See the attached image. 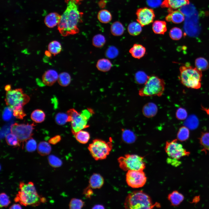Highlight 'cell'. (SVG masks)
<instances>
[{"mask_svg": "<svg viewBox=\"0 0 209 209\" xmlns=\"http://www.w3.org/2000/svg\"><path fill=\"white\" fill-rule=\"evenodd\" d=\"M92 188L89 186L85 189L83 191L84 194L87 198H90L93 194V191Z\"/></svg>", "mask_w": 209, "mask_h": 209, "instance_id": "f907efd6", "label": "cell"}, {"mask_svg": "<svg viewBox=\"0 0 209 209\" xmlns=\"http://www.w3.org/2000/svg\"><path fill=\"white\" fill-rule=\"evenodd\" d=\"M45 116V114L43 111L41 109H36L32 112L30 117L35 122L41 123L44 120Z\"/></svg>", "mask_w": 209, "mask_h": 209, "instance_id": "f546056e", "label": "cell"}, {"mask_svg": "<svg viewBox=\"0 0 209 209\" xmlns=\"http://www.w3.org/2000/svg\"><path fill=\"white\" fill-rule=\"evenodd\" d=\"M177 141V139H174L171 141H167L165 149L170 158L178 160L182 157L188 156L190 153Z\"/></svg>", "mask_w": 209, "mask_h": 209, "instance_id": "8fae6325", "label": "cell"}, {"mask_svg": "<svg viewBox=\"0 0 209 209\" xmlns=\"http://www.w3.org/2000/svg\"><path fill=\"white\" fill-rule=\"evenodd\" d=\"M152 29L155 34H164L167 30L166 23L164 21L156 20L152 24Z\"/></svg>", "mask_w": 209, "mask_h": 209, "instance_id": "7402d4cb", "label": "cell"}, {"mask_svg": "<svg viewBox=\"0 0 209 209\" xmlns=\"http://www.w3.org/2000/svg\"><path fill=\"white\" fill-rule=\"evenodd\" d=\"M10 209H21V206L19 204H14L9 208Z\"/></svg>", "mask_w": 209, "mask_h": 209, "instance_id": "11a10c76", "label": "cell"}, {"mask_svg": "<svg viewBox=\"0 0 209 209\" xmlns=\"http://www.w3.org/2000/svg\"><path fill=\"white\" fill-rule=\"evenodd\" d=\"M34 126V123L29 124L15 123L11 126L10 131L17 136L20 143H23L31 137Z\"/></svg>", "mask_w": 209, "mask_h": 209, "instance_id": "30bf717a", "label": "cell"}, {"mask_svg": "<svg viewBox=\"0 0 209 209\" xmlns=\"http://www.w3.org/2000/svg\"><path fill=\"white\" fill-rule=\"evenodd\" d=\"M26 142L25 148L28 152H32L36 149L37 147L36 142L33 138L31 137Z\"/></svg>", "mask_w": 209, "mask_h": 209, "instance_id": "7bdbcfd3", "label": "cell"}, {"mask_svg": "<svg viewBox=\"0 0 209 209\" xmlns=\"http://www.w3.org/2000/svg\"><path fill=\"white\" fill-rule=\"evenodd\" d=\"M48 51L54 56L60 53L62 50L60 43L55 40L51 42L48 45Z\"/></svg>", "mask_w": 209, "mask_h": 209, "instance_id": "4dcf8cb0", "label": "cell"}, {"mask_svg": "<svg viewBox=\"0 0 209 209\" xmlns=\"http://www.w3.org/2000/svg\"><path fill=\"white\" fill-rule=\"evenodd\" d=\"M183 32L179 28L174 27L172 28L169 32V36L171 39L174 40L180 39L182 37Z\"/></svg>", "mask_w": 209, "mask_h": 209, "instance_id": "74e56055", "label": "cell"}, {"mask_svg": "<svg viewBox=\"0 0 209 209\" xmlns=\"http://www.w3.org/2000/svg\"><path fill=\"white\" fill-rule=\"evenodd\" d=\"M30 100L29 96L24 93L21 88L11 90L7 91L5 101L12 111L23 109V107Z\"/></svg>", "mask_w": 209, "mask_h": 209, "instance_id": "52a82bcc", "label": "cell"}, {"mask_svg": "<svg viewBox=\"0 0 209 209\" xmlns=\"http://www.w3.org/2000/svg\"><path fill=\"white\" fill-rule=\"evenodd\" d=\"M51 150V147L50 145L46 142H41L38 145L37 152L42 156L48 155L50 153Z\"/></svg>", "mask_w": 209, "mask_h": 209, "instance_id": "cb8c5ba5", "label": "cell"}, {"mask_svg": "<svg viewBox=\"0 0 209 209\" xmlns=\"http://www.w3.org/2000/svg\"><path fill=\"white\" fill-rule=\"evenodd\" d=\"M104 180L103 177L98 173H94L89 180V186L93 189H100L103 185Z\"/></svg>", "mask_w": 209, "mask_h": 209, "instance_id": "e0dca14e", "label": "cell"}, {"mask_svg": "<svg viewBox=\"0 0 209 209\" xmlns=\"http://www.w3.org/2000/svg\"><path fill=\"white\" fill-rule=\"evenodd\" d=\"M74 135L77 141L82 144L87 143L90 138L89 133L82 130L79 131Z\"/></svg>", "mask_w": 209, "mask_h": 209, "instance_id": "83f0119b", "label": "cell"}, {"mask_svg": "<svg viewBox=\"0 0 209 209\" xmlns=\"http://www.w3.org/2000/svg\"><path fill=\"white\" fill-rule=\"evenodd\" d=\"M142 27L138 22H133L129 25L127 27L128 31L131 35L137 36L141 33Z\"/></svg>", "mask_w": 209, "mask_h": 209, "instance_id": "484cf974", "label": "cell"}, {"mask_svg": "<svg viewBox=\"0 0 209 209\" xmlns=\"http://www.w3.org/2000/svg\"><path fill=\"white\" fill-rule=\"evenodd\" d=\"M106 42L105 37L101 34L95 35L93 37L92 41L93 45L97 48H101L103 46Z\"/></svg>", "mask_w": 209, "mask_h": 209, "instance_id": "836d02e7", "label": "cell"}, {"mask_svg": "<svg viewBox=\"0 0 209 209\" xmlns=\"http://www.w3.org/2000/svg\"><path fill=\"white\" fill-rule=\"evenodd\" d=\"M196 67L199 70L204 71L209 67V64L207 60L202 57L196 59L195 62Z\"/></svg>", "mask_w": 209, "mask_h": 209, "instance_id": "d6a6232c", "label": "cell"}, {"mask_svg": "<svg viewBox=\"0 0 209 209\" xmlns=\"http://www.w3.org/2000/svg\"><path fill=\"white\" fill-rule=\"evenodd\" d=\"M149 76L144 72L140 71L136 72L135 75V79L136 82L140 84H145L148 80Z\"/></svg>", "mask_w": 209, "mask_h": 209, "instance_id": "ab89813d", "label": "cell"}, {"mask_svg": "<svg viewBox=\"0 0 209 209\" xmlns=\"http://www.w3.org/2000/svg\"><path fill=\"white\" fill-rule=\"evenodd\" d=\"M58 75L56 71L53 69L48 70L42 75V82L46 85L51 86L57 80Z\"/></svg>", "mask_w": 209, "mask_h": 209, "instance_id": "5bb4252c", "label": "cell"}, {"mask_svg": "<svg viewBox=\"0 0 209 209\" xmlns=\"http://www.w3.org/2000/svg\"><path fill=\"white\" fill-rule=\"evenodd\" d=\"M97 17L100 22L104 24L109 23L112 19V15L111 13L106 9L100 10L98 13Z\"/></svg>", "mask_w": 209, "mask_h": 209, "instance_id": "4316f807", "label": "cell"}, {"mask_svg": "<svg viewBox=\"0 0 209 209\" xmlns=\"http://www.w3.org/2000/svg\"><path fill=\"white\" fill-rule=\"evenodd\" d=\"M41 202L44 203L46 201V199L45 198L41 197Z\"/></svg>", "mask_w": 209, "mask_h": 209, "instance_id": "91938a15", "label": "cell"}, {"mask_svg": "<svg viewBox=\"0 0 209 209\" xmlns=\"http://www.w3.org/2000/svg\"><path fill=\"white\" fill-rule=\"evenodd\" d=\"M48 158L49 164L53 167H59L62 165V162L61 160L54 155H50L48 156Z\"/></svg>", "mask_w": 209, "mask_h": 209, "instance_id": "b9f144b4", "label": "cell"}, {"mask_svg": "<svg viewBox=\"0 0 209 209\" xmlns=\"http://www.w3.org/2000/svg\"><path fill=\"white\" fill-rule=\"evenodd\" d=\"M84 202L81 199L73 198L70 201L69 206L71 209H80L84 206Z\"/></svg>", "mask_w": 209, "mask_h": 209, "instance_id": "60d3db41", "label": "cell"}, {"mask_svg": "<svg viewBox=\"0 0 209 209\" xmlns=\"http://www.w3.org/2000/svg\"><path fill=\"white\" fill-rule=\"evenodd\" d=\"M45 54L46 56L50 57L51 56V53L48 50L45 51Z\"/></svg>", "mask_w": 209, "mask_h": 209, "instance_id": "680465c9", "label": "cell"}, {"mask_svg": "<svg viewBox=\"0 0 209 209\" xmlns=\"http://www.w3.org/2000/svg\"><path fill=\"white\" fill-rule=\"evenodd\" d=\"M61 16L56 12H52L48 14L45 17L44 22L49 28H52L58 25L60 22Z\"/></svg>", "mask_w": 209, "mask_h": 209, "instance_id": "ac0fdd59", "label": "cell"}, {"mask_svg": "<svg viewBox=\"0 0 209 209\" xmlns=\"http://www.w3.org/2000/svg\"><path fill=\"white\" fill-rule=\"evenodd\" d=\"M165 82L158 77L152 75L149 77L143 87L140 89L138 94L140 96H161L164 91Z\"/></svg>", "mask_w": 209, "mask_h": 209, "instance_id": "8992f818", "label": "cell"}, {"mask_svg": "<svg viewBox=\"0 0 209 209\" xmlns=\"http://www.w3.org/2000/svg\"><path fill=\"white\" fill-rule=\"evenodd\" d=\"M125 208L152 209L159 208L160 204L153 203L149 196L142 191H135L128 194L124 203Z\"/></svg>", "mask_w": 209, "mask_h": 209, "instance_id": "3957f363", "label": "cell"}, {"mask_svg": "<svg viewBox=\"0 0 209 209\" xmlns=\"http://www.w3.org/2000/svg\"><path fill=\"white\" fill-rule=\"evenodd\" d=\"M179 71V78L184 86L188 88L195 89L201 87L202 77L201 71L188 64L181 66Z\"/></svg>", "mask_w": 209, "mask_h": 209, "instance_id": "277c9868", "label": "cell"}, {"mask_svg": "<svg viewBox=\"0 0 209 209\" xmlns=\"http://www.w3.org/2000/svg\"><path fill=\"white\" fill-rule=\"evenodd\" d=\"M176 116L178 119L183 120L187 118V113L185 109L182 108H179L176 111Z\"/></svg>", "mask_w": 209, "mask_h": 209, "instance_id": "7dc6e473", "label": "cell"}, {"mask_svg": "<svg viewBox=\"0 0 209 209\" xmlns=\"http://www.w3.org/2000/svg\"><path fill=\"white\" fill-rule=\"evenodd\" d=\"M93 208H101V209H103L104 208V206L101 205H95V206H94Z\"/></svg>", "mask_w": 209, "mask_h": 209, "instance_id": "6f0895ef", "label": "cell"}, {"mask_svg": "<svg viewBox=\"0 0 209 209\" xmlns=\"http://www.w3.org/2000/svg\"><path fill=\"white\" fill-rule=\"evenodd\" d=\"M13 116L18 119H22L26 116V114L22 109L19 110L12 111Z\"/></svg>", "mask_w": 209, "mask_h": 209, "instance_id": "681fc988", "label": "cell"}, {"mask_svg": "<svg viewBox=\"0 0 209 209\" xmlns=\"http://www.w3.org/2000/svg\"><path fill=\"white\" fill-rule=\"evenodd\" d=\"M147 2L149 6L155 7L160 4L161 0H147Z\"/></svg>", "mask_w": 209, "mask_h": 209, "instance_id": "f5cc1de1", "label": "cell"}, {"mask_svg": "<svg viewBox=\"0 0 209 209\" xmlns=\"http://www.w3.org/2000/svg\"><path fill=\"white\" fill-rule=\"evenodd\" d=\"M118 49L114 46H111L108 48L106 53L107 57L109 58H113L116 57L118 55Z\"/></svg>", "mask_w": 209, "mask_h": 209, "instance_id": "f6af8a7d", "label": "cell"}, {"mask_svg": "<svg viewBox=\"0 0 209 209\" xmlns=\"http://www.w3.org/2000/svg\"><path fill=\"white\" fill-rule=\"evenodd\" d=\"M122 140L127 143L131 144L134 143L136 140V137L131 131L128 129L122 130Z\"/></svg>", "mask_w": 209, "mask_h": 209, "instance_id": "f1b7e54d", "label": "cell"}, {"mask_svg": "<svg viewBox=\"0 0 209 209\" xmlns=\"http://www.w3.org/2000/svg\"><path fill=\"white\" fill-rule=\"evenodd\" d=\"M19 187V190L14 199L15 202H19L24 206H38L41 202V197L37 193L33 182L26 183L21 182Z\"/></svg>", "mask_w": 209, "mask_h": 209, "instance_id": "7a4b0ae2", "label": "cell"}, {"mask_svg": "<svg viewBox=\"0 0 209 209\" xmlns=\"http://www.w3.org/2000/svg\"><path fill=\"white\" fill-rule=\"evenodd\" d=\"M55 120L56 123L59 125H63L69 122L68 114L63 113H58L55 116Z\"/></svg>", "mask_w": 209, "mask_h": 209, "instance_id": "f35d334b", "label": "cell"}, {"mask_svg": "<svg viewBox=\"0 0 209 209\" xmlns=\"http://www.w3.org/2000/svg\"><path fill=\"white\" fill-rule=\"evenodd\" d=\"M11 86L10 84H8L5 87V90L6 91H8L11 90Z\"/></svg>", "mask_w": 209, "mask_h": 209, "instance_id": "9f6ffc18", "label": "cell"}, {"mask_svg": "<svg viewBox=\"0 0 209 209\" xmlns=\"http://www.w3.org/2000/svg\"><path fill=\"white\" fill-rule=\"evenodd\" d=\"M10 203L8 196L5 193L2 192L0 194V207H6Z\"/></svg>", "mask_w": 209, "mask_h": 209, "instance_id": "ee69618b", "label": "cell"}, {"mask_svg": "<svg viewBox=\"0 0 209 209\" xmlns=\"http://www.w3.org/2000/svg\"><path fill=\"white\" fill-rule=\"evenodd\" d=\"M67 113L69 116V122H71L72 132L74 134L89 127L87 122L93 111L91 109H88L84 110L80 113L72 109L68 110Z\"/></svg>", "mask_w": 209, "mask_h": 209, "instance_id": "5b68a950", "label": "cell"}, {"mask_svg": "<svg viewBox=\"0 0 209 209\" xmlns=\"http://www.w3.org/2000/svg\"><path fill=\"white\" fill-rule=\"evenodd\" d=\"M57 81L60 86L66 87L70 83L71 77L69 74L66 72H62L59 75Z\"/></svg>", "mask_w": 209, "mask_h": 209, "instance_id": "1f68e13d", "label": "cell"}, {"mask_svg": "<svg viewBox=\"0 0 209 209\" xmlns=\"http://www.w3.org/2000/svg\"><path fill=\"white\" fill-rule=\"evenodd\" d=\"M6 140L7 144L10 146L15 147L20 145V143L17 137L12 133L8 134L6 136Z\"/></svg>", "mask_w": 209, "mask_h": 209, "instance_id": "e575fe53", "label": "cell"}, {"mask_svg": "<svg viewBox=\"0 0 209 209\" xmlns=\"http://www.w3.org/2000/svg\"><path fill=\"white\" fill-rule=\"evenodd\" d=\"M168 14L166 17L165 19L167 21H172L175 24H179L184 20L185 17L183 13L179 10L168 9Z\"/></svg>", "mask_w": 209, "mask_h": 209, "instance_id": "2e32d148", "label": "cell"}, {"mask_svg": "<svg viewBox=\"0 0 209 209\" xmlns=\"http://www.w3.org/2000/svg\"><path fill=\"white\" fill-rule=\"evenodd\" d=\"M112 66L111 62L108 59L102 58L97 61L96 67L98 69L102 72H106L109 71Z\"/></svg>", "mask_w": 209, "mask_h": 209, "instance_id": "603a6c76", "label": "cell"}, {"mask_svg": "<svg viewBox=\"0 0 209 209\" xmlns=\"http://www.w3.org/2000/svg\"><path fill=\"white\" fill-rule=\"evenodd\" d=\"M61 140L60 135H57L51 138L48 140V142L52 144L55 145L59 142Z\"/></svg>", "mask_w": 209, "mask_h": 209, "instance_id": "816d5d0a", "label": "cell"}, {"mask_svg": "<svg viewBox=\"0 0 209 209\" xmlns=\"http://www.w3.org/2000/svg\"><path fill=\"white\" fill-rule=\"evenodd\" d=\"M199 141L203 147V150L208 151L209 149V132L202 133L199 138Z\"/></svg>", "mask_w": 209, "mask_h": 209, "instance_id": "8d00e7d4", "label": "cell"}, {"mask_svg": "<svg viewBox=\"0 0 209 209\" xmlns=\"http://www.w3.org/2000/svg\"><path fill=\"white\" fill-rule=\"evenodd\" d=\"M189 0H164L161 4L163 8L174 10L189 4Z\"/></svg>", "mask_w": 209, "mask_h": 209, "instance_id": "9a60e30c", "label": "cell"}, {"mask_svg": "<svg viewBox=\"0 0 209 209\" xmlns=\"http://www.w3.org/2000/svg\"><path fill=\"white\" fill-rule=\"evenodd\" d=\"M111 33L115 36H120L122 35L124 31V28L120 22L116 21L111 25L110 28Z\"/></svg>", "mask_w": 209, "mask_h": 209, "instance_id": "d4e9b609", "label": "cell"}, {"mask_svg": "<svg viewBox=\"0 0 209 209\" xmlns=\"http://www.w3.org/2000/svg\"><path fill=\"white\" fill-rule=\"evenodd\" d=\"M167 161L168 163L175 166H177L181 163V162L178 161V160L170 157L167 159Z\"/></svg>", "mask_w": 209, "mask_h": 209, "instance_id": "db71d44e", "label": "cell"}, {"mask_svg": "<svg viewBox=\"0 0 209 209\" xmlns=\"http://www.w3.org/2000/svg\"><path fill=\"white\" fill-rule=\"evenodd\" d=\"M146 48L142 45L135 44L130 49L129 52L134 58L140 59L143 57L146 53Z\"/></svg>", "mask_w": 209, "mask_h": 209, "instance_id": "d6986e66", "label": "cell"}, {"mask_svg": "<svg viewBox=\"0 0 209 209\" xmlns=\"http://www.w3.org/2000/svg\"><path fill=\"white\" fill-rule=\"evenodd\" d=\"M208 152H209V149H208Z\"/></svg>", "mask_w": 209, "mask_h": 209, "instance_id": "94428289", "label": "cell"}, {"mask_svg": "<svg viewBox=\"0 0 209 209\" xmlns=\"http://www.w3.org/2000/svg\"><path fill=\"white\" fill-rule=\"evenodd\" d=\"M136 14L137 22L142 26L152 23L155 17L154 10L152 9L147 7L138 9Z\"/></svg>", "mask_w": 209, "mask_h": 209, "instance_id": "4fadbf2b", "label": "cell"}, {"mask_svg": "<svg viewBox=\"0 0 209 209\" xmlns=\"http://www.w3.org/2000/svg\"><path fill=\"white\" fill-rule=\"evenodd\" d=\"M82 0H65L66 8L61 15L58 29L63 36L78 33L79 24L82 21L83 13L80 11L79 6Z\"/></svg>", "mask_w": 209, "mask_h": 209, "instance_id": "6da1fadb", "label": "cell"}, {"mask_svg": "<svg viewBox=\"0 0 209 209\" xmlns=\"http://www.w3.org/2000/svg\"><path fill=\"white\" fill-rule=\"evenodd\" d=\"M189 136V131L188 128L185 126H182L179 129L177 137L178 140L182 142L187 140Z\"/></svg>", "mask_w": 209, "mask_h": 209, "instance_id": "d590c367", "label": "cell"}, {"mask_svg": "<svg viewBox=\"0 0 209 209\" xmlns=\"http://www.w3.org/2000/svg\"><path fill=\"white\" fill-rule=\"evenodd\" d=\"M126 176L127 185L132 188L142 187L146 182L147 177L143 170H128Z\"/></svg>", "mask_w": 209, "mask_h": 209, "instance_id": "7c38bea8", "label": "cell"}, {"mask_svg": "<svg viewBox=\"0 0 209 209\" xmlns=\"http://www.w3.org/2000/svg\"><path fill=\"white\" fill-rule=\"evenodd\" d=\"M12 110L9 107H6L4 109L2 115V117L4 120L8 121L11 118L13 112Z\"/></svg>", "mask_w": 209, "mask_h": 209, "instance_id": "c3c4849f", "label": "cell"}, {"mask_svg": "<svg viewBox=\"0 0 209 209\" xmlns=\"http://www.w3.org/2000/svg\"><path fill=\"white\" fill-rule=\"evenodd\" d=\"M112 148L111 142L100 139L93 140L88 147V149L93 158L98 161L105 159L109 154Z\"/></svg>", "mask_w": 209, "mask_h": 209, "instance_id": "ba28073f", "label": "cell"}, {"mask_svg": "<svg viewBox=\"0 0 209 209\" xmlns=\"http://www.w3.org/2000/svg\"><path fill=\"white\" fill-rule=\"evenodd\" d=\"M157 111V106L153 102H149L145 104L142 109L143 114L147 118H151L155 116Z\"/></svg>", "mask_w": 209, "mask_h": 209, "instance_id": "ffe728a7", "label": "cell"}, {"mask_svg": "<svg viewBox=\"0 0 209 209\" xmlns=\"http://www.w3.org/2000/svg\"><path fill=\"white\" fill-rule=\"evenodd\" d=\"M168 199L172 206H177L183 201L184 199V197L177 191H174L168 195Z\"/></svg>", "mask_w": 209, "mask_h": 209, "instance_id": "44dd1931", "label": "cell"}, {"mask_svg": "<svg viewBox=\"0 0 209 209\" xmlns=\"http://www.w3.org/2000/svg\"><path fill=\"white\" fill-rule=\"evenodd\" d=\"M120 168L124 171L143 170L145 167L144 158L136 154H127L118 158Z\"/></svg>", "mask_w": 209, "mask_h": 209, "instance_id": "9c48e42d", "label": "cell"}, {"mask_svg": "<svg viewBox=\"0 0 209 209\" xmlns=\"http://www.w3.org/2000/svg\"><path fill=\"white\" fill-rule=\"evenodd\" d=\"M198 121L197 118L194 116H190L187 120L186 124L190 128H195L197 126Z\"/></svg>", "mask_w": 209, "mask_h": 209, "instance_id": "bcb514c9", "label": "cell"}]
</instances>
